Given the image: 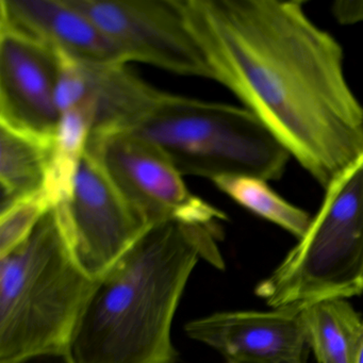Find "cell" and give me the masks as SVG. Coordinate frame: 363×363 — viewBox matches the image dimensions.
I'll use <instances>...</instances> for the list:
<instances>
[{"label":"cell","mask_w":363,"mask_h":363,"mask_svg":"<svg viewBox=\"0 0 363 363\" xmlns=\"http://www.w3.org/2000/svg\"><path fill=\"white\" fill-rule=\"evenodd\" d=\"M335 20L342 25L363 22V0H339L331 7Z\"/></svg>","instance_id":"cell-17"},{"label":"cell","mask_w":363,"mask_h":363,"mask_svg":"<svg viewBox=\"0 0 363 363\" xmlns=\"http://www.w3.org/2000/svg\"><path fill=\"white\" fill-rule=\"evenodd\" d=\"M297 241L255 288L269 307L363 294V155L329 184Z\"/></svg>","instance_id":"cell-5"},{"label":"cell","mask_w":363,"mask_h":363,"mask_svg":"<svg viewBox=\"0 0 363 363\" xmlns=\"http://www.w3.org/2000/svg\"><path fill=\"white\" fill-rule=\"evenodd\" d=\"M58 56L59 113L79 106L90 108L94 118L91 135L131 130L164 93L133 73L127 63L82 62Z\"/></svg>","instance_id":"cell-10"},{"label":"cell","mask_w":363,"mask_h":363,"mask_svg":"<svg viewBox=\"0 0 363 363\" xmlns=\"http://www.w3.org/2000/svg\"><path fill=\"white\" fill-rule=\"evenodd\" d=\"M301 320L318 363H358L363 318L347 299H325L303 306Z\"/></svg>","instance_id":"cell-14"},{"label":"cell","mask_w":363,"mask_h":363,"mask_svg":"<svg viewBox=\"0 0 363 363\" xmlns=\"http://www.w3.org/2000/svg\"><path fill=\"white\" fill-rule=\"evenodd\" d=\"M58 52L22 31L0 25V123L55 135Z\"/></svg>","instance_id":"cell-11"},{"label":"cell","mask_w":363,"mask_h":363,"mask_svg":"<svg viewBox=\"0 0 363 363\" xmlns=\"http://www.w3.org/2000/svg\"><path fill=\"white\" fill-rule=\"evenodd\" d=\"M55 135L0 123V210L43 190Z\"/></svg>","instance_id":"cell-13"},{"label":"cell","mask_w":363,"mask_h":363,"mask_svg":"<svg viewBox=\"0 0 363 363\" xmlns=\"http://www.w3.org/2000/svg\"><path fill=\"white\" fill-rule=\"evenodd\" d=\"M54 211L74 261L95 281L152 227L129 205L99 159L88 150L80 163L71 201Z\"/></svg>","instance_id":"cell-7"},{"label":"cell","mask_w":363,"mask_h":363,"mask_svg":"<svg viewBox=\"0 0 363 363\" xmlns=\"http://www.w3.org/2000/svg\"><path fill=\"white\" fill-rule=\"evenodd\" d=\"M52 209L42 190L0 210V258L22 245Z\"/></svg>","instance_id":"cell-16"},{"label":"cell","mask_w":363,"mask_h":363,"mask_svg":"<svg viewBox=\"0 0 363 363\" xmlns=\"http://www.w3.org/2000/svg\"><path fill=\"white\" fill-rule=\"evenodd\" d=\"M363 363V331H362V342H361L360 354H359V362Z\"/></svg>","instance_id":"cell-19"},{"label":"cell","mask_w":363,"mask_h":363,"mask_svg":"<svg viewBox=\"0 0 363 363\" xmlns=\"http://www.w3.org/2000/svg\"><path fill=\"white\" fill-rule=\"evenodd\" d=\"M220 227H150L99 280L67 350V363H176L174 316L199 259L218 269Z\"/></svg>","instance_id":"cell-2"},{"label":"cell","mask_w":363,"mask_h":363,"mask_svg":"<svg viewBox=\"0 0 363 363\" xmlns=\"http://www.w3.org/2000/svg\"><path fill=\"white\" fill-rule=\"evenodd\" d=\"M25 363H67L65 357H43V358L33 359Z\"/></svg>","instance_id":"cell-18"},{"label":"cell","mask_w":363,"mask_h":363,"mask_svg":"<svg viewBox=\"0 0 363 363\" xmlns=\"http://www.w3.org/2000/svg\"><path fill=\"white\" fill-rule=\"evenodd\" d=\"M0 25L75 60L125 63L101 29L71 0H0Z\"/></svg>","instance_id":"cell-12"},{"label":"cell","mask_w":363,"mask_h":363,"mask_svg":"<svg viewBox=\"0 0 363 363\" xmlns=\"http://www.w3.org/2000/svg\"><path fill=\"white\" fill-rule=\"evenodd\" d=\"M211 182L238 205L280 227L297 240L309 228L312 216L277 194L269 182L244 175L222 176Z\"/></svg>","instance_id":"cell-15"},{"label":"cell","mask_w":363,"mask_h":363,"mask_svg":"<svg viewBox=\"0 0 363 363\" xmlns=\"http://www.w3.org/2000/svg\"><path fill=\"white\" fill-rule=\"evenodd\" d=\"M116 48L125 63L141 62L186 77L212 80L191 33L182 0H71Z\"/></svg>","instance_id":"cell-8"},{"label":"cell","mask_w":363,"mask_h":363,"mask_svg":"<svg viewBox=\"0 0 363 363\" xmlns=\"http://www.w3.org/2000/svg\"><path fill=\"white\" fill-rule=\"evenodd\" d=\"M94 286L50 210L22 245L0 258V363L65 357Z\"/></svg>","instance_id":"cell-3"},{"label":"cell","mask_w":363,"mask_h":363,"mask_svg":"<svg viewBox=\"0 0 363 363\" xmlns=\"http://www.w3.org/2000/svg\"><path fill=\"white\" fill-rule=\"evenodd\" d=\"M88 152L101 161L116 188L150 226L182 223L220 227L222 210L193 194L169 157L128 131L91 135Z\"/></svg>","instance_id":"cell-6"},{"label":"cell","mask_w":363,"mask_h":363,"mask_svg":"<svg viewBox=\"0 0 363 363\" xmlns=\"http://www.w3.org/2000/svg\"><path fill=\"white\" fill-rule=\"evenodd\" d=\"M212 80L228 89L323 190L363 155V105L344 50L303 1L182 0Z\"/></svg>","instance_id":"cell-1"},{"label":"cell","mask_w":363,"mask_h":363,"mask_svg":"<svg viewBox=\"0 0 363 363\" xmlns=\"http://www.w3.org/2000/svg\"><path fill=\"white\" fill-rule=\"evenodd\" d=\"M303 308L216 312L191 320L184 331L222 354L227 363H307L310 348Z\"/></svg>","instance_id":"cell-9"},{"label":"cell","mask_w":363,"mask_h":363,"mask_svg":"<svg viewBox=\"0 0 363 363\" xmlns=\"http://www.w3.org/2000/svg\"><path fill=\"white\" fill-rule=\"evenodd\" d=\"M128 133L156 145L182 176L281 179L291 156L244 107L163 93Z\"/></svg>","instance_id":"cell-4"}]
</instances>
